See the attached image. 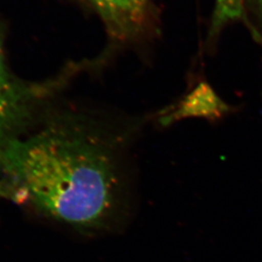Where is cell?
<instances>
[{"mask_svg":"<svg viewBox=\"0 0 262 262\" xmlns=\"http://www.w3.org/2000/svg\"><path fill=\"white\" fill-rule=\"evenodd\" d=\"M121 144L85 115L48 113L0 150V198L83 231L107 228L127 208Z\"/></svg>","mask_w":262,"mask_h":262,"instance_id":"obj_1","label":"cell"},{"mask_svg":"<svg viewBox=\"0 0 262 262\" xmlns=\"http://www.w3.org/2000/svg\"><path fill=\"white\" fill-rule=\"evenodd\" d=\"M76 68L44 82L19 79L6 62L0 29V150L12 141L26 136L43 121L48 105L62 91Z\"/></svg>","mask_w":262,"mask_h":262,"instance_id":"obj_2","label":"cell"},{"mask_svg":"<svg viewBox=\"0 0 262 262\" xmlns=\"http://www.w3.org/2000/svg\"><path fill=\"white\" fill-rule=\"evenodd\" d=\"M229 111L230 107L216 94L215 90L206 82H200L178 103L163 110L159 122L163 126H168L187 118L219 121Z\"/></svg>","mask_w":262,"mask_h":262,"instance_id":"obj_3","label":"cell"},{"mask_svg":"<svg viewBox=\"0 0 262 262\" xmlns=\"http://www.w3.org/2000/svg\"><path fill=\"white\" fill-rule=\"evenodd\" d=\"M103 19L113 36L128 38L140 29L149 0H81Z\"/></svg>","mask_w":262,"mask_h":262,"instance_id":"obj_4","label":"cell"},{"mask_svg":"<svg viewBox=\"0 0 262 262\" xmlns=\"http://www.w3.org/2000/svg\"><path fill=\"white\" fill-rule=\"evenodd\" d=\"M251 4H255L262 10V0H215L214 27L219 28L225 23L240 18Z\"/></svg>","mask_w":262,"mask_h":262,"instance_id":"obj_5","label":"cell"}]
</instances>
